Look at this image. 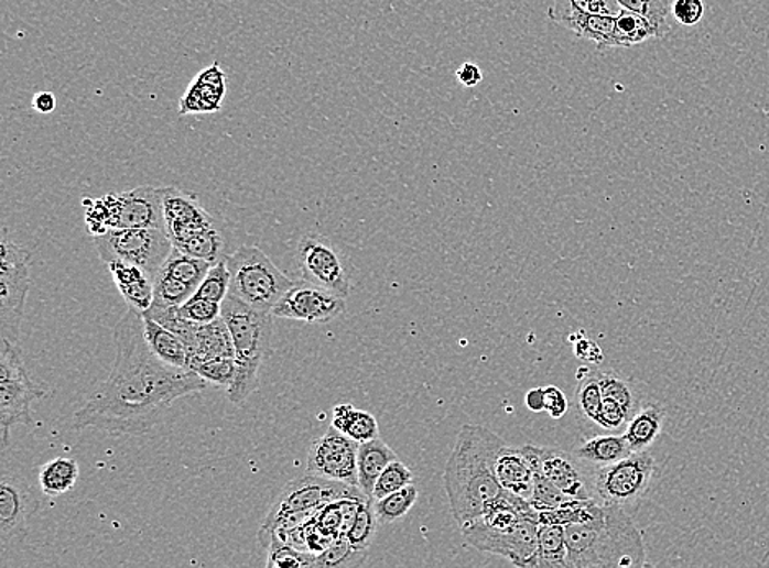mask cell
Listing matches in <instances>:
<instances>
[{
    "mask_svg": "<svg viewBox=\"0 0 769 568\" xmlns=\"http://www.w3.org/2000/svg\"><path fill=\"white\" fill-rule=\"evenodd\" d=\"M574 352H576L577 358L583 359L584 362H589V364H599L603 361V351H600L599 346L584 338L583 335H580V342L574 346Z\"/></svg>",
    "mask_w": 769,
    "mask_h": 568,
    "instance_id": "obj_49",
    "label": "cell"
},
{
    "mask_svg": "<svg viewBox=\"0 0 769 568\" xmlns=\"http://www.w3.org/2000/svg\"><path fill=\"white\" fill-rule=\"evenodd\" d=\"M189 369L206 380L207 383L225 386L227 390L230 389L235 375H237L235 358L207 359V361L194 362Z\"/></svg>",
    "mask_w": 769,
    "mask_h": 568,
    "instance_id": "obj_40",
    "label": "cell"
},
{
    "mask_svg": "<svg viewBox=\"0 0 769 568\" xmlns=\"http://www.w3.org/2000/svg\"><path fill=\"white\" fill-rule=\"evenodd\" d=\"M631 449L622 433H607V435L593 436L584 439L580 446L574 447L573 456L583 466L591 469L610 466L630 456Z\"/></svg>",
    "mask_w": 769,
    "mask_h": 568,
    "instance_id": "obj_23",
    "label": "cell"
},
{
    "mask_svg": "<svg viewBox=\"0 0 769 568\" xmlns=\"http://www.w3.org/2000/svg\"><path fill=\"white\" fill-rule=\"evenodd\" d=\"M539 513L492 534H463L466 543L483 553L503 557L516 567L539 568Z\"/></svg>",
    "mask_w": 769,
    "mask_h": 568,
    "instance_id": "obj_14",
    "label": "cell"
},
{
    "mask_svg": "<svg viewBox=\"0 0 769 568\" xmlns=\"http://www.w3.org/2000/svg\"><path fill=\"white\" fill-rule=\"evenodd\" d=\"M297 265L302 278L347 298L351 291L347 259L328 238L311 233L299 241Z\"/></svg>",
    "mask_w": 769,
    "mask_h": 568,
    "instance_id": "obj_12",
    "label": "cell"
},
{
    "mask_svg": "<svg viewBox=\"0 0 769 568\" xmlns=\"http://www.w3.org/2000/svg\"><path fill=\"white\" fill-rule=\"evenodd\" d=\"M173 247L183 253L193 255V258L201 259V261L210 262V264L227 258L225 254L227 243H225L224 233L218 227L210 228V230L187 238V240L177 241V243H173Z\"/></svg>",
    "mask_w": 769,
    "mask_h": 568,
    "instance_id": "obj_32",
    "label": "cell"
},
{
    "mask_svg": "<svg viewBox=\"0 0 769 568\" xmlns=\"http://www.w3.org/2000/svg\"><path fill=\"white\" fill-rule=\"evenodd\" d=\"M529 459L533 472L545 477L567 500H596L593 490V473L573 454L559 447L520 446Z\"/></svg>",
    "mask_w": 769,
    "mask_h": 568,
    "instance_id": "obj_13",
    "label": "cell"
},
{
    "mask_svg": "<svg viewBox=\"0 0 769 568\" xmlns=\"http://www.w3.org/2000/svg\"><path fill=\"white\" fill-rule=\"evenodd\" d=\"M332 426L358 444L379 438V425L375 415L355 408L350 403H342L332 412Z\"/></svg>",
    "mask_w": 769,
    "mask_h": 568,
    "instance_id": "obj_27",
    "label": "cell"
},
{
    "mask_svg": "<svg viewBox=\"0 0 769 568\" xmlns=\"http://www.w3.org/2000/svg\"><path fill=\"white\" fill-rule=\"evenodd\" d=\"M539 568H570L564 526L540 523Z\"/></svg>",
    "mask_w": 769,
    "mask_h": 568,
    "instance_id": "obj_30",
    "label": "cell"
},
{
    "mask_svg": "<svg viewBox=\"0 0 769 568\" xmlns=\"http://www.w3.org/2000/svg\"><path fill=\"white\" fill-rule=\"evenodd\" d=\"M456 79L462 84L463 87H476L483 83L485 76H483L481 67L475 63H463L462 66L456 70Z\"/></svg>",
    "mask_w": 769,
    "mask_h": 568,
    "instance_id": "obj_50",
    "label": "cell"
},
{
    "mask_svg": "<svg viewBox=\"0 0 769 568\" xmlns=\"http://www.w3.org/2000/svg\"><path fill=\"white\" fill-rule=\"evenodd\" d=\"M630 419L631 416L619 403L610 398H604L599 416H597V426L600 429L607 433H624Z\"/></svg>",
    "mask_w": 769,
    "mask_h": 568,
    "instance_id": "obj_45",
    "label": "cell"
},
{
    "mask_svg": "<svg viewBox=\"0 0 769 568\" xmlns=\"http://www.w3.org/2000/svg\"><path fill=\"white\" fill-rule=\"evenodd\" d=\"M600 390H603L604 398H610L619 403L631 418L643 406L633 383L620 378L616 372L600 371Z\"/></svg>",
    "mask_w": 769,
    "mask_h": 568,
    "instance_id": "obj_35",
    "label": "cell"
},
{
    "mask_svg": "<svg viewBox=\"0 0 769 568\" xmlns=\"http://www.w3.org/2000/svg\"><path fill=\"white\" fill-rule=\"evenodd\" d=\"M177 312H180V315L183 316L184 319H189V321L193 323H199V325H207V323H212L215 321V319L220 318L221 304L193 295L189 301L184 302V304L177 308Z\"/></svg>",
    "mask_w": 769,
    "mask_h": 568,
    "instance_id": "obj_43",
    "label": "cell"
},
{
    "mask_svg": "<svg viewBox=\"0 0 769 568\" xmlns=\"http://www.w3.org/2000/svg\"><path fill=\"white\" fill-rule=\"evenodd\" d=\"M469 2L475 3V6L481 7V9L492 10L499 6L502 0H469Z\"/></svg>",
    "mask_w": 769,
    "mask_h": 568,
    "instance_id": "obj_53",
    "label": "cell"
},
{
    "mask_svg": "<svg viewBox=\"0 0 769 568\" xmlns=\"http://www.w3.org/2000/svg\"><path fill=\"white\" fill-rule=\"evenodd\" d=\"M603 402L599 369H591L589 372L580 374V383L574 392V406H576L581 422L586 423V425H597V416H599Z\"/></svg>",
    "mask_w": 769,
    "mask_h": 568,
    "instance_id": "obj_29",
    "label": "cell"
},
{
    "mask_svg": "<svg viewBox=\"0 0 769 568\" xmlns=\"http://www.w3.org/2000/svg\"><path fill=\"white\" fill-rule=\"evenodd\" d=\"M378 524L379 521L375 513V506H372V500H366L359 506L358 513L353 517L350 527H348L345 536H347V539L350 540L356 549L368 550L372 539H375Z\"/></svg>",
    "mask_w": 769,
    "mask_h": 568,
    "instance_id": "obj_38",
    "label": "cell"
},
{
    "mask_svg": "<svg viewBox=\"0 0 769 568\" xmlns=\"http://www.w3.org/2000/svg\"><path fill=\"white\" fill-rule=\"evenodd\" d=\"M227 267L230 271L228 294L261 312L273 314L278 302L295 284L263 251L250 244L227 255Z\"/></svg>",
    "mask_w": 769,
    "mask_h": 568,
    "instance_id": "obj_5",
    "label": "cell"
},
{
    "mask_svg": "<svg viewBox=\"0 0 769 568\" xmlns=\"http://www.w3.org/2000/svg\"><path fill=\"white\" fill-rule=\"evenodd\" d=\"M79 479V466L69 457H56L42 467L39 473V485L43 495L50 499L65 495Z\"/></svg>",
    "mask_w": 769,
    "mask_h": 568,
    "instance_id": "obj_28",
    "label": "cell"
},
{
    "mask_svg": "<svg viewBox=\"0 0 769 568\" xmlns=\"http://www.w3.org/2000/svg\"><path fill=\"white\" fill-rule=\"evenodd\" d=\"M359 444L331 428L308 447L305 473L358 487Z\"/></svg>",
    "mask_w": 769,
    "mask_h": 568,
    "instance_id": "obj_15",
    "label": "cell"
},
{
    "mask_svg": "<svg viewBox=\"0 0 769 568\" xmlns=\"http://www.w3.org/2000/svg\"><path fill=\"white\" fill-rule=\"evenodd\" d=\"M570 568L645 567L643 536L629 511L594 500L583 521L564 526Z\"/></svg>",
    "mask_w": 769,
    "mask_h": 568,
    "instance_id": "obj_3",
    "label": "cell"
},
{
    "mask_svg": "<svg viewBox=\"0 0 769 568\" xmlns=\"http://www.w3.org/2000/svg\"><path fill=\"white\" fill-rule=\"evenodd\" d=\"M347 302L340 295L307 281H295L273 308L274 318L325 325L344 314Z\"/></svg>",
    "mask_w": 769,
    "mask_h": 568,
    "instance_id": "obj_16",
    "label": "cell"
},
{
    "mask_svg": "<svg viewBox=\"0 0 769 568\" xmlns=\"http://www.w3.org/2000/svg\"><path fill=\"white\" fill-rule=\"evenodd\" d=\"M345 499H368V496L362 495L361 490L350 483L335 482V480L322 479L308 473L305 477H299L281 490L261 523L260 531L271 529L278 521L289 514L318 510L327 503Z\"/></svg>",
    "mask_w": 769,
    "mask_h": 568,
    "instance_id": "obj_11",
    "label": "cell"
},
{
    "mask_svg": "<svg viewBox=\"0 0 769 568\" xmlns=\"http://www.w3.org/2000/svg\"><path fill=\"white\" fill-rule=\"evenodd\" d=\"M549 19L570 30L580 39L596 45L597 52H609L616 45V17L587 13L567 3L555 2L549 9Z\"/></svg>",
    "mask_w": 769,
    "mask_h": 568,
    "instance_id": "obj_19",
    "label": "cell"
},
{
    "mask_svg": "<svg viewBox=\"0 0 769 568\" xmlns=\"http://www.w3.org/2000/svg\"><path fill=\"white\" fill-rule=\"evenodd\" d=\"M116 359L109 379L74 413L76 429H97L110 436L150 432L183 396L203 392L206 380L191 369L158 359L143 335V314L127 308L113 331Z\"/></svg>",
    "mask_w": 769,
    "mask_h": 568,
    "instance_id": "obj_1",
    "label": "cell"
},
{
    "mask_svg": "<svg viewBox=\"0 0 769 568\" xmlns=\"http://www.w3.org/2000/svg\"><path fill=\"white\" fill-rule=\"evenodd\" d=\"M46 389L33 382L17 342L2 338L0 345V426L2 450L9 444V429L15 425H33L32 403L43 398Z\"/></svg>",
    "mask_w": 769,
    "mask_h": 568,
    "instance_id": "obj_6",
    "label": "cell"
},
{
    "mask_svg": "<svg viewBox=\"0 0 769 568\" xmlns=\"http://www.w3.org/2000/svg\"><path fill=\"white\" fill-rule=\"evenodd\" d=\"M411 483H414L412 470L405 463H402L401 460H394L379 476L375 490H372V500L384 499V496L391 495V493L405 489Z\"/></svg>",
    "mask_w": 769,
    "mask_h": 568,
    "instance_id": "obj_41",
    "label": "cell"
},
{
    "mask_svg": "<svg viewBox=\"0 0 769 568\" xmlns=\"http://www.w3.org/2000/svg\"><path fill=\"white\" fill-rule=\"evenodd\" d=\"M32 253L2 231V265H0V332L2 338L19 341L30 291Z\"/></svg>",
    "mask_w": 769,
    "mask_h": 568,
    "instance_id": "obj_10",
    "label": "cell"
},
{
    "mask_svg": "<svg viewBox=\"0 0 769 568\" xmlns=\"http://www.w3.org/2000/svg\"><path fill=\"white\" fill-rule=\"evenodd\" d=\"M268 556V567H312L314 566V554L295 549L289 544H278L271 547Z\"/></svg>",
    "mask_w": 769,
    "mask_h": 568,
    "instance_id": "obj_44",
    "label": "cell"
},
{
    "mask_svg": "<svg viewBox=\"0 0 769 568\" xmlns=\"http://www.w3.org/2000/svg\"><path fill=\"white\" fill-rule=\"evenodd\" d=\"M93 243L104 264L129 262L139 265L151 277L158 274L174 248L166 231L160 228H112L93 237Z\"/></svg>",
    "mask_w": 769,
    "mask_h": 568,
    "instance_id": "obj_9",
    "label": "cell"
},
{
    "mask_svg": "<svg viewBox=\"0 0 769 568\" xmlns=\"http://www.w3.org/2000/svg\"><path fill=\"white\" fill-rule=\"evenodd\" d=\"M117 291L122 295L129 307L144 314L154 301V282L139 265L123 261L106 262Z\"/></svg>",
    "mask_w": 769,
    "mask_h": 568,
    "instance_id": "obj_22",
    "label": "cell"
},
{
    "mask_svg": "<svg viewBox=\"0 0 769 568\" xmlns=\"http://www.w3.org/2000/svg\"><path fill=\"white\" fill-rule=\"evenodd\" d=\"M418 487L411 483L405 489L391 493V495L384 496V499L372 500V506H375L379 524L396 523V521L408 516L409 511L418 503Z\"/></svg>",
    "mask_w": 769,
    "mask_h": 568,
    "instance_id": "obj_34",
    "label": "cell"
},
{
    "mask_svg": "<svg viewBox=\"0 0 769 568\" xmlns=\"http://www.w3.org/2000/svg\"><path fill=\"white\" fill-rule=\"evenodd\" d=\"M143 335L158 359L174 368L189 369V352L176 332L143 315Z\"/></svg>",
    "mask_w": 769,
    "mask_h": 568,
    "instance_id": "obj_24",
    "label": "cell"
},
{
    "mask_svg": "<svg viewBox=\"0 0 769 568\" xmlns=\"http://www.w3.org/2000/svg\"><path fill=\"white\" fill-rule=\"evenodd\" d=\"M570 409L566 395L555 385L545 386V412L550 418L560 419L566 415Z\"/></svg>",
    "mask_w": 769,
    "mask_h": 568,
    "instance_id": "obj_48",
    "label": "cell"
},
{
    "mask_svg": "<svg viewBox=\"0 0 769 568\" xmlns=\"http://www.w3.org/2000/svg\"><path fill=\"white\" fill-rule=\"evenodd\" d=\"M526 405L530 412H545V389L537 386V389L529 390V392L526 393Z\"/></svg>",
    "mask_w": 769,
    "mask_h": 568,
    "instance_id": "obj_52",
    "label": "cell"
},
{
    "mask_svg": "<svg viewBox=\"0 0 769 568\" xmlns=\"http://www.w3.org/2000/svg\"><path fill=\"white\" fill-rule=\"evenodd\" d=\"M555 2L567 3L583 12L597 13V15L617 17L622 10L617 0H555Z\"/></svg>",
    "mask_w": 769,
    "mask_h": 568,
    "instance_id": "obj_47",
    "label": "cell"
},
{
    "mask_svg": "<svg viewBox=\"0 0 769 568\" xmlns=\"http://www.w3.org/2000/svg\"><path fill=\"white\" fill-rule=\"evenodd\" d=\"M704 0H674L671 3V15L684 26H694L704 19Z\"/></svg>",
    "mask_w": 769,
    "mask_h": 568,
    "instance_id": "obj_46",
    "label": "cell"
},
{
    "mask_svg": "<svg viewBox=\"0 0 769 568\" xmlns=\"http://www.w3.org/2000/svg\"><path fill=\"white\" fill-rule=\"evenodd\" d=\"M161 200H163L164 230L173 243L217 227V221L209 211L201 207L196 195L187 194L176 187H161Z\"/></svg>",
    "mask_w": 769,
    "mask_h": 568,
    "instance_id": "obj_18",
    "label": "cell"
},
{
    "mask_svg": "<svg viewBox=\"0 0 769 568\" xmlns=\"http://www.w3.org/2000/svg\"><path fill=\"white\" fill-rule=\"evenodd\" d=\"M494 472L506 492L530 502L535 472L520 447L509 446L506 441L500 444L494 457Z\"/></svg>",
    "mask_w": 769,
    "mask_h": 568,
    "instance_id": "obj_20",
    "label": "cell"
},
{
    "mask_svg": "<svg viewBox=\"0 0 769 568\" xmlns=\"http://www.w3.org/2000/svg\"><path fill=\"white\" fill-rule=\"evenodd\" d=\"M106 197L110 207V230L112 228L164 230L161 187L140 186L122 194L106 195Z\"/></svg>",
    "mask_w": 769,
    "mask_h": 568,
    "instance_id": "obj_17",
    "label": "cell"
},
{
    "mask_svg": "<svg viewBox=\"0 0 769 568\" xmlns=\"http://www.w3.org/2000/svg\"><path fill=\"white\" fill-rule=\"evenodd\" d=\"M225 89V73L218 63H214L187 87L180 103L181 116L218 112L224 102Z\"/></svg>",
    "mask_w": 769,
    "mask_h": 568,
    "instance_id": "obj_21",
    "label": "cell"
},
{
    "mask_svg": "<svg viewBox=\"0 0 769 568\" xmlns=\"http://www.w3.org/2000/svg\"><path fill=\"white\" fill-rule=\"evenodd\" d=\"M228 292H230V271H228L227 258H225L210 265L206 277L201 282L194 295L221 304L227 298Z\"/></svg>",
    "mask_w": 769,
    "mask_h": 568,
    "instance_id": "obj_39",
    "label": "cell"
},
{
    "mask_svg": "<svg viewBox=\"0 0 769 568\" xmlns=\"http://www.w3.org/2000/svg\"><path fill=\"white\" fill-rule=\"evenodd\" d=\"M398 460V454L382 439L359 444L358 447V489L362 495L372 500V490L379 476L384 472L389 463Z\"/></svg>",
    "mask_w": 769,
    "mask_h": 568,
    "instance_id": "obj_25",
    "label": "cell"
},
{
    "mask_svg": "<svg viewBox=\"0 0 769 568\" xmlns=\"http://www.w3.org/2000/svg\"><path fill=\"white\" fill-rule=\"evenodd\" d=\"M622 9L638 13L650 22L654 39H664L671 32L668 17L671 13L670 0H617Z\"/></svg>",
    "mask_w": 769,
    "mask_h": 568,
    "instance_id": "obj_36",
    "label": "cell"
},
{
    "mask_svg": "<svg viewBox=\"0 0 769 568\" xmlns=\"http://www.w3.org/2000/svg\"><path fill=\"white\" fill-rule=\"evenodd\" d=\"M221 318L227 323L235 349L237 375L227 390L228 400L240 405L257 392L260 369L271 348L274 315L261 312L228 294L221 302Z\"/></svg>",
    "mask_w": 769,
    "mask_h": 568,
    "instance_id": "obj_4",
    "label": "cell"
},
{
    "mask_svg": "<svg viewBox=\"0 0 769 568\" xmlns=\"http://www.w3.org/2000/svg\"><path fill=\"white\" fill-rule=\"evenodd\" d=\"M503 439L478 425H465L456 436L445 467L446 496L459 526L481 516L506 490L494 472V457Z\"/></svg>",
    "mask_w": 769,
    "mask_h": 568,
    "instance_id": "obj_2",
    "label": "cell"
},
{
    "mask_svg": "<svg viewBox=\"0 0 769 568\" xmlns=\"http://www.w3.org/2000/svg\"><path fill=\"white\" fill-rule=\"evenodd\" d=\"M654 472L657 462L648 450L631 452L619 462L593 470L594 499L630 513L650 490Z\"/></svg>",
    "mask_w": 769,
    "mask_h": 568,
    "instance_id": "obj_8",
    "label": "cell"
},
{
    "mask_svg": "<svg viewBox=\"0 0 769 568\" xmlns=\"http://www.w3.org/2000/svg\"><path fill=\"white\" fill-rule=\"evenodd\" d=\"M651 39H654V30L645 17L630 10H620L616 17L617 48H631Z\"/></svg>",
    "mask_w": 769,
    "mask_h": 568,
    "instance_id": "obj_33",
    "label": "cell"
},
{
    "mask_svg": "<svg viewBox=\"0 0 769 568\" xmlns=\"http://www.w3.org/2000/svg\"><path fill=\"white\" fill-rule=\"evenodd\" d=\"M153 282L154 301L161 302V304L176 305V307H181L184 302L189 301L197 291L196 287H191V285L176 281L170 275L161 274V272L154 275Z\"/></svg>",
    "mask_w": 769,
    "mask_h": 568,
    "instance_id": "obj_42",
    "label": "cell"
},
{
    "mask_svg": "<svg viewBox=\"0 0 769 568\" xmlns=\"http://www.w3.org/2000/svg\"><path fill=\"white\" fill-rule=\"evenodd\" d=\"M664 418H667V412H664L663 406L654 405V403H648L635 413L633 418L630 419L622 433L624 438L629 443L631 452H641V450H648L653 446V443L660 438L661 432H663Z\"/></svg>",
    "mask_w": 769,
    "mask_h": 568,
    "instance_id": "obj_26",
    "label": "cell"
},
{
    "mask_svg": "<svg viewBox=\"0 0 769 568\" xmlns=\"http://www.w3.org/2000/svg\"><path fill=\"white\" fill-rule=\"evenodd\" d=\"M210 265V262L201 261V259L193 258V255L173 248V251L167 255L166 261H164V264L161 265L158 272L197 288L201 282L204 281V277H206Z\"/></svg>",
    "mask_w": 769,
    "mask_h": 568,
    "instance_id": "obj_31",
    "label": "cell"
},
{
    "mask_svg": "<svg viewBox=\"0 0 769 568\" xmlns=\"http://www.w3.org/2000/svg\"><path fill=\"white\" fill-rule=\"evenodd\" d=\"M33 109L43 116H48V113L55 112L56 109V97L52 92H39L33 96L32 100Z\"/></svg>",
    "mask_w": 769,
    "mask_h": 568,
    "instance_id": "obj_51",
    "label": "cell"
},
{
    "mask_svg": "<svg viewBox=\"0 0 769 568\" xmlns=\"http://www.w3.org/2000/svg\"><path fill=\"white\" fill-rule=\"evenodd\" d=\"M366 557L368 550L356 549L347 536H340L324 553L315 556L312 567H359L365 564Z\"/></svg>",
    "mask_w": 769,
    "mask_h": 568,
    "instance_id": "obj_37",
    "label": "cell"
},
{
    "mask_svg": "<svg viewBox=\"0 0 769 568\" xmlns=\"http://www.w3.org/2000/svg\"><path fill=\"white\" fill-rule=\"evenodd\" d=\"M42 507L39 492L30 482L29 472L19 462L3 457L0 472V554L23 543L29 534V521Z\"/></svg>",
    "mask_w": 769,
    "mask_h": 568,
    "instance_id": "obj_7",
    "label": "cell"
}]
</instances>
